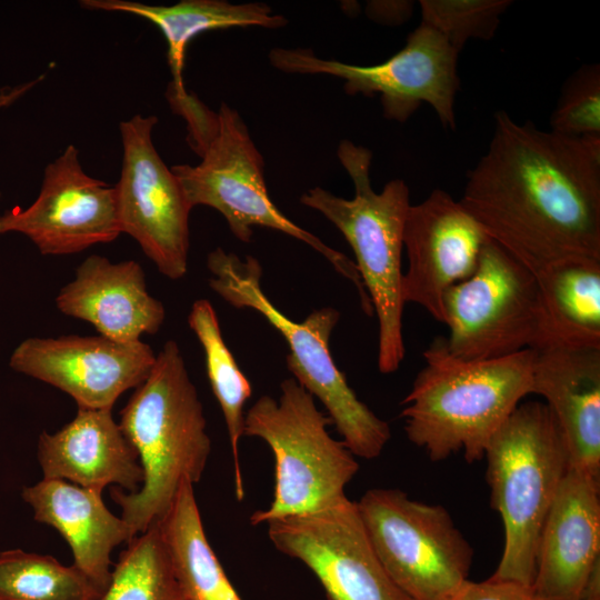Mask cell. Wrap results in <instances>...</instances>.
<instances>
[{
  "instance_id": "18",
  "label": "cell",
  "mask_w": 600,
  "mask_h": 600,
  "mask_svg": "<svg viewBox=\"0 0 600 600\" xmlns=\"http://www.w3.org/2000/svg\"><path fill=\"white\" fill-rule=\"evenodd\" d=\"M531 393L546 400L570 467L600 479V347L554 341L534 350Z\"/></svg>"
},
{
  "instance_id": "12",
  "label": "cell",
  "mask_w": 600,
  "mask_h": 600,
  "mask_svg": "<svg viewBox=\"0 0 600 600\" xmlns=\"http://www.w3.org/2000/svg\"><path fill=\"white\" fill-rule=\"evenodd\" d=\"M156 116L136 114L119 126L123 157L114 186L121 233L132 237L158 270L172 280L187 273L189 214L179 181L159 156Z\"/></svg>"
},
{
  "instance_id": "29",
  "label": "cell",
  "mask_w": 600,
  "mask_h": 600,
  "mask_svg": "<svg viewBox=\"0 0 600 600\" xmlns=\"http://www.w3.org/2000/svg\"><path fill=\"white\" fill-rule=\"evenodd\" d=\"M550 131L567 137H600V66L583 64L563 83L550 117Z\"/></svg>"
},
{
  "instance_id": "8",
  "label": "cell",
  "mask_w": 600,
  "mask_h": 600,
  "mask_svg": "<svg viewBox=\"0 0 600 600\" xmlns=\"http://www.w3.org/2000/svg\"><path fill=\"white\" fill-rule=\"evenodd\" d=\"M330 424L313 396L293 378L281 382L278 399L266 394L251 406L243 436L262 439L274 458L272 501L251 514V524L320 510L346 497L359 463L330 436Z\"/></svg>"
},
{
  "instance_id": "21",
  "label": "cell",
  "mask_w": 600,
  "mask_h": 600,
  "mask_svg": "<svg viewBox=\"0 0 600 600\" xmlns=\"http://www.w3.org/2000/svg\"><path fill=\"white\" fill-rule=\"evenodd\" d=\"M101 494L58 479H42L21 492L34 519L64 538L73 554V566L103 594L111 581L112 550L138 534L109 511Z\"/></svg>"
},
{
  "instance_id": "32",
  "label": "cell",
  "mask_w": 600,
  "mask_h": 600,
  "mask_svg": "<svg viewBox=\"0 0 600 600\" xmlns=\"http://www.w3.org/2000/svg\"><path fill=\"white\" fill-rule=\"evenodd\" d=\"M44 79V76L41 74L32 80L27 82H21L14 86H2L0 87V110L10 107L16 101L21 99L27 94L31 89L41 83ZM1 196V193H0Z\"/></svg>"
},
{
  "instance_id": "33",
  "label": "cell",
  "mask_w": 600,
  "mask_h": 600,
  "mask_svg": "<svg viewBox=\"0 0 600 600\" xmlns=\"http://www.w3.org/2000/svg\"><path fill=\"white\" fill-rule=\"evenodd\" d=\"M579 600H600V560L589 571L582 584Z\"/></svg>"
},
{
  "instance_id": "1",
  "label": "cell",
  "mask_w": 600,
  "mask_h": 600,
  "mask_svg": "<svg viewBox=\"0 0 600 600\" xmlns=\"http://www.w3.org/2000/svg\"><path fill=\"white\" fill-rule=\"evenodd\" d=\"M459 201L534 276L562 259H600V137H567L497 111Z\"/></svg>"
},
{
  "instance_id": "30",
  "label": "cell",
  "mask_w": 600,
  "mask_h": 600,
  "mask_svg": "<svg viewBox=\"0 0 600 600\" xmlns=\"http://www.w3.org/2000/svg\"><path fill=\"white\" fill-rule=\"evenodd\" d=\"M451 600H539L532 589L517 582L489 578L468 580Z\"/></svg>"
},
{
  "instance_id": "26",
  "label": "cell",
  "mask_w": 600,
  "mask_h": 600,
  "mask_svg": "<svg viewBox=\"0 0 600 600\" xmlns=\"http://www.w3.org/2000/svg\"><path fill=\"white\" fill-rule=\"evenodd\" d=\"M99 600H186L158 522L128 542Z\"/></svg>"
},
{
  "instance_id": "7",
  "label": "cell",
  "mask_w": 600,
  "mask_h": 600,
  "mask_svg": "<svg viewBox=\"0 0 600 600\" xmlns=\"http://www.w3.org/2000/svg\"><path fill=\"white\" fill-rule=\"evenodd\" d=\"M207 267L212 274L208 283L217 294L233 308L258 311L286 339L289 371L320 400L347 448L359 458L379 457L390 440V427L359 400L330 353L329 339L339 312L324 307L312 311L303 322L292 321L264 294L262 268L251 256L241 259L218 247L209 252Z\"/></svg>"
},
{
  "instance_id": "25",
  "label": "cell",
  "mask_w": 600,
  "mask_h": 600,
  "mask_svg": "<svg viewBox=\"0 0 600 600\" xmlns=\"http://www.w3.org/2000/svg\"><path fill=\"white\" fill-rule=\"evenodd\" d=\"M188 323L204 351L207 374L228 430L233 459L236 497L238 500H242L244 491L239 442L243 436V408L246 401L251 397V384L228 349L222 338L217 313L208 300L199 299L193 302L188 316Z\"/></svg>"
},
{
  "instance_id": "15",
  "label": "cell",
  "mask_w": 600,
  "mask_h": 600,
  "mask_svg": "<svg viewBox=\"0 0 600 600\" xmlns=\"http://www.w3.org/2000/svg\"><path fill=\"white\" fill-rule=\"evenodd\" d=\"M156 356L141 340L122 343L101 334L33 337L19 343L9 366L66 392L78 408L112 409L123 392L147 379Z\"/></svg>"
},
{
  "instance_id": "6",
  "label": "cell",
  "mask_w": 600,
  "mask_h": 600,
  "mask_svg": "<svg viewBox=\"0 0 600 600\" xmlns=\"http://www.w3.org/2000/svg\"><path fill=\"white\" fill-rule=\"evenodd\" d=\"M483 459L491 507L504 528L502 556L491 578L531 588L541 530L570 467L547 404H518L489 441Z\"/></svg>"
},
{
  "instance_id": "2",
  "label": "cell",
  "mask_w": 600,
  "mask_h": 600,
  "mask_svg": "<svg viewBox=\"0 0 600 600\" xmlns=\"http://www.w3.org/2000/svg\"><path fill=\"white\" fill-rule=\"evenodd\" d=\"M402 400L410 442L439 462L458 452L482 460L486 448L520 401L531 394L534 350L488 360H463L438 337Z\"/></svg>"
},
{
  "instance_id": "28",
  "label": "cell",
  "mask_w": 600,
  "mask_h": 600,
  "mask_svg": "<svg viewBox=\"0 0 600 600\" xmlns=\"http://www.w3.org/2000/svg\"><path fill=\"white\" fill-rule=\"evenodd\" d=\"M511 0H420L421 21L460 53L470 39L490 40Z\"/></svg>"
},
{
  "instance_id": "31",
  "label": "cell",
  "mask_w": 600,
  "mask_h": 600,
  "mask_svg": "<svg viewBox=\"0 0 600 600\" xmlns=\"http://www.w3.org/2000/svg\"><path fill=\"white\" fill-rule=\"evenodd\" d=\"M413 6V1L371 2L368 13L378 21L402 23L411 17Z\"/></svg>"
},
{
  "instance_id": "13",
  "label": "cell",
  "mask_w": 600,
  "mask_h": 600,
  "mask_svg": "<svg viewBox=\"0 0 600 600\" xmlns=\"http://www.w3.org/2000/svg\"><path fill=\"white\" fill-rule=\"evenodd\" d=\"M267 526L274 548L302 562L328 600H411L386 571L357 502L347 496L320 510Z\"/></svg>"
},
{
  "instance_id": "17",
  "label": "cell",
  "mask_w": 600,
  "mask_h": 600,
  "mask_svg": "<svg viewBox=\"0 0 600 600\" xmlns=\"http://www.w3.org/2000/svg\"><path fill=\"white\" fill-rule=\"evenodd\" d=\"M600 560V479L569 467L544 520L532 591L539 600H579Z\"/></svg>"
},
{
  "instance_id": "4",
  "label": "cell",
  "mask_w": 600,
  "mask_h": 600,
  "mask_svg": "<svg viewBox=\"0 0 600 600\" xmlns=\"http://www.w3.org/2000/svg\"><path fill=\"white\" fill-rule=\"evenodd\" d=\"M120 414L119 426L139 454L143 482L132 493L112 487L110 496L139 534L168 513L183 481L201 480L211 452L203 406L176 341L163 344Z\"/></svg>"
},
{
  "instance_id": "10",
  "label": "cell",
  "mask_w": 600,
  "mask_h": 600,
  "mask_svg": "<svg viewBox=\"0 0 600 600\" xmlns=\"http://www.w3.org/2000/svg\"><path fill=\"white\" fill-rule=\"evenodd\" d=\"M386 571L411 600H451L469 580L473 549L441 504L396 488H372L357 501Z\"/></svg>"
},
{
  "instance_id": "9",
  "label": "cell",
  "mask_w": 600,
  "mask_h": 600,
  "mask_svg": "<svg viewBox=\"0 0 600 600\" xmlns=\"http://www.w3.org/2000/svg\"><path fill=\"white\" fill-rule=\"evenodd\" d=\"M449 351L488 360L559 341L537 277L490 238L473 273L443 298Z\"/></svg>"
},
{
  "instance_id": "3",
  "label": "cell",
  "mask_w": 600,
  "mask_h": 600,
  "mask_svg": "<svg viewBox=\"0 0 600 600\" xmlns=\"http://www.w3.org/2000/svg\"><path fill=\"white\" fill-rule=\"evenodd\" d=\"M167 99L173 112L186 120L187 141L201 158L197 166L170 168L191 208L216 209L243 242L250 241L253 227L278 230L303 241L352 282L361 304L367 306L369 297L356 263L289 220L270 199L262 154L239 112L224 102L213 111L188 91L181 96L167 92Z\"/></svg>"
},
{
  "instance_id": "20",
  "label": "cell",
  "mask_w": 600,
  "mask_h": 600,
  "mask_svg": "<svg viewBox=\"0 0 600 600\" xmlns=\"http://www.w3.org/2000/svg\"><path fill=\"white\" fill-rule=\"evenodd\" d=\"M43 479L70 481L102 492L117 484L129 493L142 486L139 454L112 416V409L78 408L76 417L38 440Z\"/></svg>"
},
{
  "instance_id": "27",
  "label": "cell",
  "mask_w": 600,
  "mask_h": 600,
  "mask_svg": "<svg viewBox=\"0 0 600 600\" xmlns=\"http://www.w3.org/2000/svg\"><path fill=\"white\" fill-rule=\"evenodd\" d=\"M101 596L73 564L20 549L0 552V600H99Z\"/></svg>"
},
{
  "instance_id": "22",
  "label": "cell",
  "mask_w": 600,
  "mask_h": 600,
  "mask_svg": "<svg viewBox=\"0 0 600 600\" xmlns=\"http://www.w3.org/2000/svg\"><path fill=\"white\" fill-rule=\"evenodd\" d=\"M90 10L124 12L143 18L159 28L167 44L172 82L168 91L176 96L187 92L183 81L188 43L198 34L232 27L277 29L287 24L281 14L272 13L264 3L233 4L224 0H182L171 6H152L129 0H82Z\"/></svg>"
},
{
  "instance_id": "16",
  "label": "cell",
  "mask_w": 600,
  "mask_h": 600,
  "mask_svg": "<svg viewBox=\"0 0 600 600\" xmlns=\"http://www.w3.org/2000/svg\"><path fill=\"white\" fill-rule=\"evenodd\" d=\"M488 239L461 202L443 190L434 189L411 204L403 232L409 262L402 281L404 303L418 304L444 323V294L473 273Z\"/></svg>"
},
{
  "instance_id": "24",
  "label": "cell",
  "mask_w": 600,
  "mask_h": 600,
  "mask_svg": "<svg viewBox=\"0 0 600 600\" xmlns=\"http://www.w3.org/2000/svg\"><path fill=\"white\" fill-rule=\"evenodd\" d=\"M536 277L557 339L600 347V259H562Z\"/></svg>"
},
{
  "instance_id": "19",
  "label": "cell",
  "mask_w": 600,
  "mask_h": 600,
  "mask_svg": "<svg viewBox=\"0 0 600 600\" xmlns=\"http://www.w3.org/2000/svg\"><path fill=\"white\" fill-rule=\"evenodd\" d=\"M56 304L63 314L87 321L99 334L122 343L157 333L166 318L162 302L148 292L139 262H111L99 254L79 264Z\"/></svg>"
},
{
  "instance_id": "14",
  "label": "cell",
  "mask_w": 600,
  "mask_h": 600,
  "mask_svg": "<svg viewBox=\"0 0 600 600\" xmlns=\"http://www.w3.org/2000/svg\"><path fill=\"white\" fill-rule=\"evenodd\" d=\"M11 231L24 234L44 256L111 242L121 233L116 189L86 173L79 150L69 144L47 164L36 200L0 216V234Z\"/></svg>"
},
{
  "instance_id": "5",
  "label": "cell",
  "mask_w": 600,
  "mask_h": 600,
  "mask_svg": "<svg viewBox=\"0 0 600 600\" xmlns=\"http://www.w3.org/2000/svg\"><path fill=\"white\" fill-rule=\"evenodd\" d=\"M337 156L352 181L353 198L343 199L316 187L303 193L300 202L332 222L353 250L378 318V368L391 373L404 357L401 258L410 191L402 179H394L376 192L370 180L372 153L363 146L342 140Z\"/></svg>"
},
{
  "instance_id": "23",
  "label": "cell",
  "mask_w": 600,
  "mask_h": 600,
  "mask_svg": "<svg viewBox=\"0 0 600 600\" xmlns=\"http://www.w3.org/2000/svg\"><path fill=\"white\" fill-rule=\"evenodd\" d=\"M158 523L186 600H242L208 541L190 481Z\"/></svg>"
},
{
  "instance_id": "11",
  "label": "cell",
  "mask_w": 600,
  "mask_h": 600,
  "mask_svg": "<svg viewBox=\"0 0 600 600\" xmlns=\"http://www.w3.org/2000/svg\"><path fill=\"white\" fill-rule=\"evenodd\" d=\"M459 52L424 22L408 36L404 47L386 61L356 66L317 57L307 48H274L269 61L288 73L328 74L343 80L347 94L379 96L383 116L406 122L428 103L446 129L456 130V97L460 88Z\"/></svg>"
}]
</instances>
